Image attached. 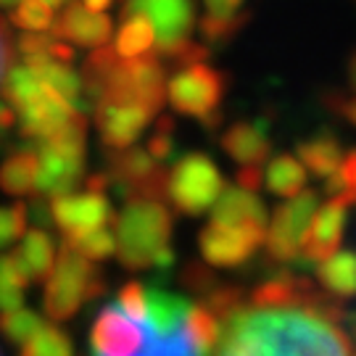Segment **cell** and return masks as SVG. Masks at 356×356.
I'll return each instance as SVG.
<instances>
[{"label": "cell", "instance_id": "33", "mask_svg": "<svg viewBox=\"0 0 356 356\" xmlns=\"http://www.w3.org/2000/svg\"><path fill=\"white\" fill-rule=\"evenodd\" d=\"M74 251L90 259V261H106V259H111L116 254V235L114 229L108 227H98L88 232V235H79V238H72V241H66Z\"/></svg>", "mask_w": 356, "mask_h": 356}, {"label": "cell", "instance_id": "48", "mask_svg": "<svg viewBox=\"0 0 356 356\" xmlns=\"http://www.w3.org/2000/svg\"><path fill=\"white\" fill-rule=\"evenodd\" d=\"M354 356H356V354H354Z\"/></svg>", "mask_w": 356, "mask_h": 356}, {"label": "cell", "instance_id": "9", "mask_svg": "<svg viewBox=\"0 0 356 356\" xmlns=\"http://www.w3.org/2000/svg\"><path fill=\"white\" fill-rule=\"evenodd\" d=\"M319 209V195L317 191H301L293 198H288V204H280L272 214L269 229L264 232V245L267 254L275 261L291 264L301 256V243L309 229V222L314 211Z\"/></svg>", "mask_w": 356, "mask_h": 356}, {"label": "cell", "instance_id": "5", "mask_svg": "<svg viewBox=\"0 0 356 356\" xmlns=\"http://www.w3.org/2000/svg\"><path fill=\"white\" fill-rule=\"evenodd\" d=\"M227 92V76L209 64L179 66L166 82V98L182 116H193L209 129L219 124V106Z\"/></svg>", "mask_w": 356, "mask_h": 356}, {"label": "cell", "instance_id": "11", "mask_svg": "<svg viewBox=\"0 0 356 356\" xmlns=\"http://www.w3.org/2000/svg\"><path fill=\"white\" fill-rule=\"evenodd\" d=\"M124 16H143L153 26L156 56H166L195 29V0H124Z\"/></svg>", "mask_w": 356, "mask_h": 356}, {"label": "cell", "instance_id": "4", "mask_svg": "<svg viewBox=\"0 0 356 356\" xmlns=\"http://www.w3.org/2000/svg\"><path fill=\"white\" fill-rule=\"evenodd\" d=\"M103 293H106V277L98 272V267L79 251H74L66 241L61 243L42 293L45 314L53 322H69L76 317L85 301H95Z\"/></svg>", "mask_w": 356, "mask_h": 356}, {"label": "cell", "instance_id": "2", "mask_svg": "<svg viewBox=\"0 0 356 356\" xmlns=\"http://www.w3.org/2000/svg\"><path fill=\"white\" fill-rule=\"evenodd\" d=\"M172 211L156 198H127L122 214L114 216L116 254L129 272L151 269L153 256L172 245Z\"/></svg>", "mask_w": 356, "mask_h": 356}, {"label": "cell", "instance_id": "38", "mask_svg": "<svg viewBox=\"0 0 356 356\" xmlns=\"http://www.w3.org/2000/svg\"><path fill=\"white\" fill-rule=\"evenodd\" d=\"M182 282H185L193 293L206 296V293L216 285V277H214V272L209 267H204L201 261H188L185 269H182Z\"/></svg>", "mask_w": 356, "mask_h": 356}, {"label": "cell", "instance_id": "25", "mask_svg": "<svg viewBox=\"0 0 356 356\" xmlns=\"http://www.w3.org/2000/svg\"><path fill=\"white\" fill-rule=\"evenodd\" d=\"M182 330H185V338H188V343L193 346L195 356H211L216 351V346H219V338H222V325H219V319H216L204 304L191 306Z\"/></svg>", "mask_w": 356, "mask_h": 356}, {"label": "cell", "instance_id": "45", "mask_svg": "<svg viewBox=\"0 0 356 356\" xmlns=\"http://www.w3.org/2000/svg\"><path fill=\"white\" fill-rule=\"evenodd\" d=\"M346 69H348V85H351V90L356 92V48L348 53V64H346Z\"/></svg>", "mask_w": 356, "mask_h": 356}, {"label": "cell", "instance_id": "23", "mask_svg": "<svg viewBox=\"0 0 356 356\" xmlns=\"http://www.w3.org/2000/svg\"><path fill=\"white\" fill-rule=\"evenodd\" d=\"M317 280L322 291L332 298H354L356 296V251H335L330 259L319 261Z\"/></svg>", "mask_w": 356, "mask_h": 356}, {"label": "cell", "instance_id": "10", "mask_svg": "<svg viewBox=\"0 0 356 356\" xmlns=\"http://www.w3.org/2000/svg\"><path fill=\"white\" fill-rule=\"evenodd\" d=\"M156 332L145 322L129 319L119 306H103L90 330L92 356H148Z\"/></svg>", "mask_w": 356, "mask_h": 356}, {"label": "cell", "instance_id": "14", "mask_svg": "<svg viewBox=\"0 0 356 356\" xmlns=\"http://www.w3.org/2000/svg\"><path fill=\"white\" fill-rule=\"evenodd\" d=\"M95 127L101 135V143L106 151H122L129 148L132 143L143 135V129L148 127L153 111L135 106V103H114L101 101L95 103Z\"/></svg>", "mask_w": 356, "mask_h": 356}, {"label": "cell", "instance_id": "13", "mask_svg": "<svg viewBox=\"0 0 356 356\" xmlns=\"http://www.w3.org/2000/svg\"><path fill=\"white\" fill-rule=\"evenodd\" d=\"M264 232L261 227H232V225H219L211 222L209 227L201 229L198 235V248L204 254V261L219 269H235L245 264L251 256L264 245Z\"/></svg>", "mask_w": 356, "mask_h": 356}, {"label": "cell", "instance_id": "40", "mask_svg": "<svg viewBox=\"0 0 356 356\" xmlns=\"http://www.w3.org/2000/svg\"><path fill=\"white\" fill-rule=\"evenodd\" d=\"M13 53H16V42H13L11 26L0 16V76L13 64Z\"/></svg>", "mask_w": 356, "mask_h": 356}, {"label": "cell", "instance_id": "47", "mask_svg": "<svg viewBox=\"0 0 356 356\" xmlns=\"http://www.w3.org/2000/svg\"><path fill=\"white\" fill-rule=\"evenodd\" d=\"M13 3H19V0H0V8H6V6H13Z\"/></svg>", "mask_w": 356, "mask_h": 356}, {"label": "cell", "instance_id": "7", "mask_svg": "<svg viewBox=\"0 0 356 356\" xmlns=\"http://www.w3.org/2000/svg\"><path fill=\"white\" fill-rule=\"evenodd\" d=\"M225 191V179L214 159L206 153H185L166 175V198L179 214L198 216Z\"/></svg>", "mask_w": 356, "mask_h": 356}, {"label": "cell", "instance_id": "3", "mask_svg": "<svg viewBox=\"0 0 356 356\" xmlns=\"http://www.w3.org/2000/svg\"><path fill=\"white\" fill-rule=\"evenodd\" d=\"M85 143H88V116L76 111L61 129L42 138L38 151V179L35 191L42 198H56L72 193L85 179Z\"/></svg>", "mask_w": 356, "mask_h": 356}, {"label": "cell", "instance_id": "37", "mask_svg": "<svg viewBox=\"0 0 356 356\" xmlns=\"http://www.w3.org/2000/svg\"><path fill=\"white\" fill-rule=\"evenodd\" d=\"M116 306L135 322H145V285L140 280H129L119 288Z\"/></svg>", "mask_w": 356, "mask_h": 356}, {"label": "cell", "instance_id": "35", "mask_svg": "<svg viewBox=\"0 0 356 356\" xmlns=\"http://www.w3.org/2000/svg\"><path fill=\"white\" fill-rule=\"evenodd\" d=\"M145 151L151 153V159H156L159 164H166L175 159L177 153V140H175V119L164 114L156 124V132L151 135V140L145 145Z\"/></svg>", "mask_w": 356, "mask_h": 356}, {"label": "cell", "instance_id": "16", "mask_svg": "<svg viewBox=\"0 0 356 356\" xmlns=\"http://www.w3.org/2000/svg\"><path fill=\"white\" fill-rule=\"evenodd\" d=\"M13 114H16L19 129H22L26 140H42L51 132L64 127L66 122L76 114V108H72V103L64 101L56 90H51L42 82L38 95L32 101H26L22 108H16Z\"/></svg>", "mask_w": 356, "mask_h": 356}, {"label": "cell", "instance_id": "46", "mask_svg": "<svg viewBox=\"0 0 356 356\" xmlns=\"http://www.w3.org/2000/svg\"><path fill=\"white\" fill-rule=\"evenodd\" d=\"M42 3H45V6H51V8H61L66 0H42Z\"/></svg>", "mask_w": 356, "mask_h": 356}, {"label": "cell", "instance_id": "28", "mask_svg": "<svg viewBox=\"0 0 356 356\" xmlns=\"http://www.w3.org/2000/svg\"><path fill=\"white\" fill-rule=\"evenodd\" d=\"M153 42H156V38H153V26L148 24V19L124 16L119 32H116L114 51L119 58H138V56L151 53Z\"/></svg>", "mask_w": 356, "mask_h": 356}, {"label": "cell", "instance_id": "42", "mask_svg": "<svg viewBox=\"0 0 356 356\" xmlns=\"http://www.w3.org/2000/svg\"><path fill=\"white\" fill-rule=\"evenodd\" d=\"M209 16H232L243 8L245 0H204Z\"/></svg>", "mask_w": 356, "mask_h": 356}, {"label": "cell", "instance_id": "12", "mask_svg": "<svg viewBox=\"0 0 356 356\" xmlns=\"http://www.w3.org/2000/svg\"><path fill=\"white\" fill-rule=\"evenodd\" d=\"M48 209H51V225L64 232L66 241L88 235L106 225H114V209L108 201V193L88 188V185L76 193L72 191L56 195Z\"/></svg>", "mask_w": 356, "mask_h": 356}, {"label": "cell", "instance_id": "8", "mask_svg": "<svg viewBox=\"0 0 356 356\" xmlns=\"http://www.w3.org/2000/svg\"><path fill=\"white\" fill-rule=\"evenodd\" d=\"M166 172L164 164L151 159L145 148H122L108 151V188H116L119 195L127 198H166Z\"/></svg>", "mask_w": 356, "mask_h": 356}, {"label": "cell", "instance_id": "36", "mask_svg": "<svg viewBox=\"0 0 356 356\" xmlns=\"http://www.w3.org/2000/svg\"><path fill=\"white\" fill-rule=\"evenodd\" d=\"M26 206H0V248H8L26 232Z\"/></svg>", "mask_w": 356, "mask_h": 356}, {"label": "cell", "instance_id": "44", "mask_svg": "<svg viewBox=\"0 0 356 356\" xmlns=\"http://www.w3.org/2000/svg\"><path fill=\"white\" fill-rule=\"evenodd\" d=\"M82 6L92 13H103L106 8H111V6H114V0H82Z\"/></svg>", "mask_w": 356, "mask_h": 356}, {"label": "cell", "instance_id": "21", "mask_svg": "<svg viewBox=\"0 0 356 356\" xmlns=\"http://www.w3.org/2000/svg\"><path fill=\"white\" fill-rule=\"evenodd\" d=\"M22 238L24 241L19 245V251H13V256H16L19 267L24 269L26 280L29 282L48 280L53 261H56V243H53V238L45 232V227L29 229Z\"/></svg>", "mask_w": 356, "mask_h": 356}, {"label": "cell", "instance_id": "27", "mask_svg": "<svg viewBox=\"0 0 356 356\" xmlns=\"http://www.w3.org/2000/svg\"><path fill=\"white\" fill-rule=\"evenodd\" d=\"M40 88H42V79L26 64H11L0 76V95L6 98V103L13 111L22 108L26 101H32L40 92Z\"/></svg>", "mask_w": 356, "mask_h": 356}, {"label": "cell", "instance_id": "34", "mask_svg": "<svg viewBox=\"0 0 356 356\" xmlns=\"http://www.w3.org/2000/svg\"><path fill=\"white\" fill-rule=\"evenodd\" d=\"M11 24L24 32H45L53 24V8L42 0H19L11 13Z\"/></svg>", "mask_w": 356, "mask_h": 356}, {"label": "cell", "instance_id": "19", "mask_svg": "<svg viewBox=\"0 0 356 356\" xmlns=\"http://www.w3.org/2000/svg\"><path fill=\"white\" fill-rule=\"evenodd\" d=\"M211 209V222L232 227H261L267 229V206L256 193L245 188H225Z\"/></svg>", "mask_w": 356, "mask_h": 356}, {"label": "cell", "instance_id": "17", "mask_svg": "<svg viewBox=\"0 0 356 356\" xmlns=\"http://www.w3.org/2000/svg\"><path fill=\"white\" fill-rule=\"evenodd\" d=\"M64 11L58 19H53L51 35L58 40H69L82 48H101L111 38V19L106 13L88 11L79 0L64 3Z\"/></svg>", "mask_w": 356, "mask_h": 356}, {"label": "cell", "instance_id": "30", "mask_svg": "<svg viewBox=\"0 0 356 356\" xmlns=\"http://www.w3.org/2000/svg\"><path fill=\"white\" fill-rule=\"evenodd\" d=\"M29 285L24 269L19 267L16 256H0V312H13L24 306V288Z\"/></svg>", "mask_w": 356, "mask_h": 356}, {"label": "cell", "instance_id": "1", "mask_svg": "<svg viewBox=\"0 0 356 356\" xmlns=\"http://www.w3.org/2000/svg\"><path fill=\"white\" fill-rule=\"evenodd\" d=\"M216 356H351V338L306 306H254L245 298L222 322Z\"/></svg>", "mask_w": 356, "mask_h": 356}, {"label": "cell", "instance_id": "24", "mask_svg": "<svg viewBox=\"0 0 356 356\" xmlns=\"http://www.w3.org/2000/svg\"><path fill=\"white\" fill-rule=\"evenodd\" d=\"M38 179V151L35 148H19L0 164V191L8 195H29L35 193Z\"/></svg>", "mask_w": 356, "mask_h": 356}, {"label": "cell", "instance_id": "41", "mask_svg": "<svg viewBox=\"0 0 356 356\" xmlns=\"http://www.w3.org/2000/svg\"><path fill=\"white\" fill-rule=\"evenodd\" d=\"M235 179H238V188H245V191L251 193H259L264 188V172H261V166H241Z\"/></svg>", "mask_w": 356, "mask_h": 356}, {"label": "cell", "instance_id": "18", "mask_svg": "<svg viewBox=\"0 0 356 356\" xmlns=\"http://www.w3.org/2000/svg\"><path fill=\"white\" fill-rule=\"evenodd\" d=\"M222 148L241 166H261L267 161L272 143L267 135V122H235L222 132Z\"/></svg>", "mask_w": 356, "mask_h": 356}, {"label": "cell", "instance_id": "32", "mask_svg": "<svg viewBox=\"0 0 356 356\" xmlns=\"http://www.w3.org/2000/svg\"><path fill=\"white\" fill-rule=\"evenodd\" d=\"M42 327L40 314L29 309H13V312H0V335L8 343L24 346L35 332Z\"/></svg>", "mask_w": 356, "mask_h": 356}, {"label": "cell", "instance_id": "43", "mask_svg": "<svg viewBox=\"0 0 356 356\" xmlns=\"http://www.w3.org/2000/svg\"><path fill=\"white\" fill-rule=\"evenodd\" d=\"M16 127V114H13V108H6L3 103H0V140Z\"/></svg>", "mask_w": 356, "mask_h": 356}, {"label": "cell", "instance_id": "20", "mask_svg": "<svg viewBox=\"0 0 356 356\" xmlns=\"http://www.w3.org/2000/svg\"><path fill=\"white\" fill-rule=\"evenodd\" d=\"M191 312V301L161 285H145V325L156 335L182 330L185 317Z\"/></svg>", "mask_w": 356, "mask_h": 356}, {"label": "cell", "instance_id": "29", "mask_svg": "<svg viewBox=\"0 0 356 356\" xmlns=\"http://www.w3.org/2000/svg\"><path fill=\"white\" fill-rule=\"evenodd\" d=\"M248 22H251V13L241 11L232 13V16H206L198 24V32H201V40L209 51H219L238 38L248 26Z\"/></svg>", "mask_w": 356, "mask_h": 356}, {"label": "cell", "instance_id": "6", "mask_svg": "<svg viewBox=\"0 0 356 356\" xmlns=\"http://www.w3.org/2000/svg\"><path fill=\"white\" fill-rule=\"evenodd\" d=\"M101 101L135 103L159 114L166 101V69L161 56L145 53L138 58H119L103 85Z\"/></svg>", "mask_w": 356, "mask_h": 356}, {"label": "cell", "instance_id": "26", "mask_svg": "<svg viewBox=\"0 0 356 356\" xmlns=\"http://www.w3.org/2000/svg\"><path fill=\"white\" fill-rule=\"evenodd\" d=\"M306 169L298 159H293L291 153H280L269 161L267 172H264V185L269 193L282 195V198H293L296 193L306 188Z\"/></svg>", "mask_w": 356, "mask_h": 356}, {"label": "cell", "instance_id": "31", "mask_svg": "<svg viewBox=\"0 0 356 356\" xmlns=\"http://www.w3.org/2000/svg\"><path fill=\"white\" fill-rule=\"evenodd\" d=\"M19 356H74V343L69 338V332H64L56 325H42L24 346Z\"/></svg>", "mask_w": 356, "mask_h": 356}, {"label": "cell", "instance_id": "15", "mask_svg": "<svg viewBox=\"0 0 356 356\" xmlns=\"http://www.w3.org/2000/svg\"><path fill=\"white\" fill-rule=\"evenodd\" d=\"M346 216H348V206L341 198H330L322 209H317L309 222L312 227L306 229L298 259H304L306 264H319V261L330 259L343 241Z\"/></svg>", "mask_w": 356, "mask_h": 356}, {"label": "cell", "instance_id": "39", "mask_svg": "<svg viewBox=\"0 0 356 356\" xmlns=\"http://www.w3.org/2000/svg\"><path fill=\"white\" fill-rule=\"evenodd\" d=\"M322 101H325V106H327L330 111L346 116L356 127V95H346L341 90H327V92L322 95Z\"/></svg>", "mask_w": 356, "mask_h": 356}, {"label": "cell", "instance_id": "22", "mask_svg": "<svg viewBox=\"0 0 356 356\" xmlns=\"http://www.w3.org/2000/svg\"><path fill=\"white\" fill-rule=\"evenodd\" d=\"M296 153H298L301 164H304L314 177L325 179V177H330L332 172L341 166L343 145H341V140H338L332 132L322 129L317 135H312L309 140L298 143Z\"/></svg>", "mask_w": 356, "mask_h": 356}]
</instances>
